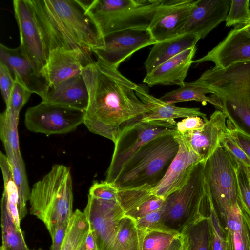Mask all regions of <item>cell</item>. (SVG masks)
<instances>
[{
  "mask_svg": "<svg viewBox=\"0 0 250 250\" xmlns=\"http://www.w3.org/2000/svg\"></svg>",
  "mask_w": 250,
  "mask_h": 250,
  "instance_id": "cell-53",
  "label": "cell"
},
{
  "mask_svg": "<svg viewBox=\"0 0 250 250\" xmlns=\"http://www.w3.org/2000/svg\"><path fill=\"white\" fill-rule=\"evenodd\" d=\"M88 195L104 200L118 201L119 190L112 183L96 182L91 186Z\"/></svg>",
  "mask_w": 250,
  "mask_h": 250,
  "instance_id": "cell-40",
  "label": "cell"
},
{
  "mask_svg": "<svg viewBox=\"0 0 250 250\" xmlns=\"http://www.w3.org/2000/svg\"><path fill=\"white\" fill-rule=\"evenodd\" d=\"M104 48L92 52L98 59L115 69L135 52L157 42L148 28L118 31L104 36Z\"/></svg>",
  "mask_w": 250,
  "mask_h": 250,
  "instance_id": "cell-11",
  "label": "cell"
},
{
  "mask_svg": "<svg viewBox=\"0 0 250 250\" xmlns=\"http://www.w3.org/2000/svg\"><path fill=\"white\" fill-rule=\"evenodd\" d=\"M89 95L83 124L113 143L127 126L141 121L148 110L135 93L137 84L97 58L83 68Z\"/></svg>",
  "mask_w": 250,
  "mask_h": 250,
  "instance_id": "cell-1",
  "label": "cell"
},
{
  "mask_svg": "<svg viewBox=\"0 0 250 250\" xmlns=\"http://www.w3.org/2000/svg\"><path fill=\"white\" fill-rule=\"evenodd\" d=\"M213 94L212 90L194 81L185 82L179 88L165 94L160 99L171 104L191 101L200 102L203 105H206L208 103L217 110L222 111L221 104Z\"/></svg>",
  "mask_w": 250,
  "mask_h": 250,
  "instance_id": "cell-27",
  "label": "cell"
},
{
  "mask_svg": "<svg viewBox=\"0 0 250 250\" xmlns=\"http://www.w3.org/2000/svg\"><path fill=\"white\" fill-rule=\"evenodd\" d=\"M84 250H98L95 238L89 229V231L84 242Z\"/></svg>",
  "mask_w": 250,
  "mask_h": 250,
  "instance_id": "cell-47",
  "label": "cell"
},
{
  "mask_svg": "<svg viewBox=\"0 0 250 250\" xmlns=\"http://www.w3.org/2000/svg\"><path fill=\"white\" fill-rule=\"evenodd\" d=\"M68 222L69 221L61 224L56 228L53 235L51 237L52 240L51 250H61L65 236Z\"/></svg>",
  "mask_w": 250,
  "mask_h": 250,
  "instance_id": "cell-46",
  "label": "cell"
},
{
  "mask_svg": "<svg viewBox=\"0 0 250 250\" xmlns=\"http://www.w3.org/2000/svg\"><path fill=\"white\" fill-rule=\"evenodd\" d=\"M205 120L199 116H191L184 118L177 122L176 131L179 134H183L188 131L201 129L204 125Z\"/></svg>",
  "mask_w": 250,
  "mask_h": 250,
  "instance_id": "cell-44",
  "label": "cell"
},
{
  "mask_svg": "<svg viewBox=\"0 0 250 250\" xmlns=\"http://www.w3.org/2000/svg\"><path fill=\"white\" fill-rule=\"evenodd\" d=\"M3 145L14 181L21 197L27 203L30 199L31 190L21 154L14 152L7 145Z\"/></svg>",
  "mask_w": 250,
  "mask_h": 250,
  "instance_id": "cell-33",
  "label": "cell"
},
{
  "mask_svg": "<svg viewBox=\"0 0 250 250\" xmlns=\"http://www.w3.org/2000/svg\"><path fill=\"white\" fill-rule=\"evenodd\" d=\"M220 145L241 165L250 168V158L236 144L230 136L229 129L222 138Z\"/></svg>",
  "mask_w": 250,
  "mask_h": 250,
  "instance_id": "cell-41",
  "label": "cell"
},
{
  "mask_svg": "<svg viewBox=\"0 0 250 250\" xmlns=\"http://www.w3.org/2000/svg\"><path fill=\"white\" fill-rule=\"evenodd\" d=\"M15 80L9 69L0 62V86L1 94L6 105L8 104Z\"/></svg>",
  "mask_w": 250,
  "mask_h": 250,
  "instance_id": "cell-43",
  "label": "cell"
},
{
  "mask_svg": "<svg viewBox=\"0 0 250 250\" xmlns=\"http://www.w3.org/2000/svg\"><path fill=\"white\" fill-rule=\"evenodd\" d=\"M166 250H183V243L181 234Z\"/></svg>",
  "mask_w": 250,
  "mask_h": 250,
  "instance_id": "cell-48",
  "label": "cell"
},
{
  "mask_svg": "<svg viewBox=\"0 0 250 250\" xmlns=\"http://www.w3.org/2000/svg\"><path fill=\"white\" fill-rule=\"evenodd\" d=\"M231 0H195L188 19L179 35L194 34L205 38L225 21Z\"/></svg>",
  "mask_w": 250,
  "mask_h": 250,
  "instance_id": "cell-16",
  "label": "cell"
},
{
  "mask_svg": "<svg viewBox=\"0 0 250 250\" xmlns=\"http://www.w3.org/2000/svg\"><path fill=\"white\" fill-rule=\"evenodd\" d=\"M204 163L194 166L187 182L165 199L161 208L165 224L180 234L209 215L210 194L205 181Z\"/></svg>",
  "mask_w": 250,
  "mask_h": 250,
  "instance_id": "cell-5",
  "label": "cell"
},
{
  "mask_svg": "<svg viewBox=\"0 0 250 250\" xmlns=\"http://www.w3.org/2000/svg\"><path fill=\"white\" fill-rule=\"evenodd\" d=\"M29 0L47 59L57 48L92 53L104 48V37L78 0Z\"/></svg>",
  "mask_w": 250,
  "mask_h": 250,
  "instance_id": "cell-2",
  "label": "cell"
},
{
  "mask_svg": "<svg viewBox=\"0 0 250 250\" xmlns=\"http://www.w3.org/2000/svg\"><path fill=\"white\" fill-rule=\"evenodd\" d=\"M31 93L15 81L9 101L5 111L11 114L19 116L20 110L28 101Z\"/></svg>",
  "mask_w": 250,
  "mask_h": 250,
  "instance_id": "cell-39",
  "label": "cell"
},
{
  "mask_svg": "<svg viewBox=\"0 0 250 250\" xmlns=\"http://www.w3.org/2000/svg\"><path fill=\"white\" fill-rule=\"evenodd\" d=\"M181 236L183 250H212V231L209 216L189 226Z\"/></svg>",
  "mask_w": 250,
  "mask_h": 250,
  "instance_id": "cell-29",
  "label": "cell"
},
{
  "mask_svg": "<svg viewBox=\"0 0 250 250\" xmlns=\"http://www.w3.org/2000/svg\"><path fill=\"white\" fill-rule=\"evenodd\" d=\"M250 24V1L231 0L225 26H242Z\"/></svg>",
  "mask_w": 250,
  "mask_h": 250,
  "instance_id": "cell-35",
  "label": "cell"
},
{
  "mask_svg": "<svg viewBox=\"0 0 250 250\" xmlns=\"http://www.w3.org/2000/svg\"><path fill=\"white\" fill-rule=\"evenodd\" d=\"M84 111L42 101L28 108L24 125L30 131L49 136L75 130L83 123Z\"/></svg>",
  "mask_w": 250,
  "mask_h": 250,
  "instance_id": "cell-9",
  "label": "cell"
},
{
  "mask_svg": "<svg viewBox=\"0 0 250 250\" xmlns=\"http://www.w3.org/2000/svg\"><path fill=\"white\" fill-rule=\"evenodd\" d=\"M247 169H248V173H249V178H250V168H247Z\"/></svg>",
  "mask_w": 250,
  "mask_h": 250,
  "instance_id": "cell-51",
  "label": "cell"
},
{
  "mask_svg": "<svg viewBox=\"0 0 250 250\" xmlns=\"http://www.w3.org/2000/svg\"><path fill=\"white\" fill-rule=\"evenodd\" d=\"M228 129L236 144L250 158V136L236 128L228 127Z\"/></svg>",
  "mask_w": 250,
  "mask_h": 250,
  "instance_id": "cell-45",
  "label": "cell"
},
{
  "mask_svg": "<svg viewBox=\"0 0 250 250\" xmlns=\"http://www.w3.org/2000/svg\"><path fill=\"white\" fill-rule=\"evenodd\" d=\"M212 231V250H228L226 234L218 214L210 215Z\"/></svg>",
  "mask_w": 250,
  "mask_h": 250,
  "instance_id": "cell-42",
  "label": "cell"
},
{
  "mask_svg": "<svg viewBox=\"0 0 250 250\" xmlns=\"http://www.w3.org/2000/svg\"><path fill=\"white\" fill-rule=\"evenodd\" d=\"M194 0H163L148 29L157 42L179 36L195 3Z\"/></svg>",
  "mask_w": 250,
  "mask_h": 250,
  "instance_id": "cell-14",
  "label": "cell"
},
{
  "mask_svg": "<svg viewBox=\"0 0 250 250\" xmlns=\"http://www.w3.org/2000/svg\"><path fill=\"white\" fill-rule=\"evenodd\" d=\"M91 54L62 48L51 51L43 72L49 86L82 75L83 68L94 62Z\"/></svg>",
  "mask_w": 250,
  "mask_h": 250,
  "instance_id": "cell-20",
  "label": "cell"
},
{
  "mask_svg": "<svg viewBox=\"0 0 250 250\" xmlns=\"http://www.w3.org/2000/svg\"><path fill=\"white\" fill-rule=\"evenodd\" d=\"M135 93L148 110L141 122H163L176 125V118L199 116L206 119L207 115L199 108L181 107L167 103L150 94L146 86L137 85Z\"/></svg>",
  "mask_w": 250,
  "mask_h": 250,
  "instance_id": "cell-21",
  "label": "cell"
},
{
  "mask_svg": "<svg viewBox=\"0 0 250 250\" xmlns=\"http://www.w3.org/2000/svg\"><path fill=\"white\" fill-rule=\"evenodd\" d=\"M0 62L6 65L15 82L31 93L41 98L44 96L49 84L44 76L38 72L25 56L20 46L10 48L0 43Z\"/></svg>",
  "mask_w": 250,
  "mask_h": 250,
  "instance_id": "cell-18",
  "label": "cell"
},
{
  "mask_svg": "<svg viewBox=\"0 0 250 250\" xmlns=\"http://www.w3.org/2000/svg\"><path fill=\"white\" fill-rule=\"evenodd\" d=\"M236 173L238 185V203L250 217V181L247 168L237 162Z\"/></svg>",
  "mask_w": 250,
  "mask_h": 250,
  "instance_id": "cell-37",
  "label": "cell"
},
{
  "mask_svg": "<svg viewBox=\"0 0 250 250\" xmlns=\"http://www.w3.org/2000/svg\"><path fill=\"white\" fill-rule=\"evenodd\" d=\"M223 228L228 250H250V232L239 205L229 210Z\"/></svg>",
  "mask_w": 250,
  "mask_h": 250,
  "instance_id": "cell-28",
  "label": "cell"
},
{
  "mask_svg": "<svg viewBox=\"0 0 250 250\" xmlns=\"http://www.w3.org/2000/svg\"><path fill=\"white\" fill-rule=\"evenodd\" d=\"M30 213L45 225L51 237L57 226L68 222L73 212V188L69 169L55 165L30 191Z\"/></svg>",
  "mask_w": 250,
  "mask_h": 250,
  "instance_id": "cell-4",
  "label": "cell"
},
{
  "mask_svg": "<svg viewBox=\"0 0 250 250\" xmlns=\"http://www.w3.org/2000/svg\"><path fill=\"white\" fill-rule=\"evenodd\" d=\"M227 116L216 110L209 119L205 120L201 129L179 134L190 149L206 161L220 146L222 138L228 132Z\"/></svg>",
  "mask_w": 250,
  "mask_h": 250,
  "instance_id": "cell-19",
  "label": "cell"
},
{
  "mask_svg": "<svg viewBox=\"0 0 250 250\" xmlns=\"http://www.w3.org/2000/svg\"><path fill=\"white\" fill-rule=\"evenodd\" d=\"M93 234L98 250H108L119 224L125 216L118 201H107L88 196L83 211Z\"/></svg>",
  "mask_w": 250,
  "mask_h": 250,
  "instance_id": "cell-12",
  "label": "cell"
},
{
  "mask_svg": "<svg viewBox=\"0 0 250 250\" xmlns=\"http://www.w3.org/2000/svg\"><path fill=\"white\" fill-rule=\"evenodd\" d=\"M0 166L4 183L1 203L5 205L16 225L21 229V221L27 213L26 202L21 195L13 179L7 158L2 152L0 154Z\"/></svg>",
  "mask_w": 250,
  "mask_h": 250,
  "instance_id": "cell-26",
  "label": "cell"
},
{
  "mask_svg": "<svg viewBox=\"0 0 250 250\" xmlns=\"http://www.w3.org/2000/svg\"><path fill=\"white\" fill-rule=\"evenodd\" d=\"M176 125L163 122H136L124 128L114 142L105 181L112 183L130 157L144 145L157 137L177 133Z\"/></svg>",
  "mask_w": 250,
  "mask_h": 250,
  "instance_id": "cell-8",
  "label": "cell"
},
{
  "mask_svg": "<svg viewBox=\"0 0 250 250\" xmlns=\"http://www.w3.org/2000/svg\"><path fill=\"white\" fill-rule=\"evenodd\" d=\"M195 81L212 90L219 99H233L250 94V61L222 68L213 67Z\"/></svg>",
  "mask_w": 250,
  "mask_h": 250,
  "instance_id": "cell-10",
  "label": "cell"
},
{
  "mask_svg": "<svg viewBox=\"0 0 250 250\" xmlns=\"http://www.w3.org/2000/svg\"><path fill=\"white\" fill-rule=\"evenodd\" d=\"M241 209L243 216L247 224L250 234V217L243 209L242 208H241Z\"/></svg>",
  "mask_w": 250,
  "mask_h": 250,
  "instance_id": "cell-49",
  "label": "cell"
},
{
  "mask_svg": "<svg viewBox=\"0 0 250 250\" xmlns=\"http://www.w3.org/2000/svg\"><path fill=\"white\" fill-rule=\"evenodd\" d=\"M135 221L137 228L144 232L150 231H161L179 234L165 224L162 219L161 209Z\"/></svg>",
  "mask_w": 250,
  "mask_h": 250,
  "instance_id": "cell-38",
  "label": "cell"
},
{
  "mask_svg": "<svg viewBox=\"0 0 250 250\" xmlns=\"http://www.w3.org/2000/svg\"><path fill=\"white\" fill-rule=\"evenodd\" d=\"M210 61L222 68L238 62L250 61V33L237 26L216 46L202 58L193 61L196 65Z\"/></svg>",
  "mask_w": 250,
  "mask_h": 250,
  "instance_id": "cell-17",
  "label": "cell"
},
{
  "mask_svg": "<svg viewBox=\"0 0 250 250\" xmlns=\"http://www.w3.org/2000/svg\"><path fill=\"white\" fill-rule=\"evenodd\" d=\"M13 5L20 32V46L38 72L43 75L47 55L32 6L29 0H14Z\"/></svg>",
  "mask_w": 250,
  "mask_h": 250,
  "instance_id": "cell-13",
  "label": "cell"
},
{
  "mask_svg": "<svg viewBox=\"0 0 250 250\" xmlns=\"http://www.w3.org/2000/svg\"><path fill=\"white\" fill-rule=\"evenodd\" d=\"M180 235L161 231L144 232L141 250H166Z\"/></svg>",
  "mask_w": 250,
  "mask_h": 250,
  "instance_id": "cell-36",
  "label": "cell"
},
{
  "mask_svg": "<svg viewBox=\"0 0 250 250\" xmlns=\"http://www.w3.org/2000/svg\"><path fill=\"white\" fill-rule=\"evenodd\" d=\"M163 0H92L86 9L102 36L148 28Z\"/></svg>",
  "mask_w": 250,
  "mask_h": 250,
  "instance_id": "cell-6",
  "label": "cell"
},
{
  "mask_svg": "<svg viewBox=\"0 0 250 250\" xmlns=\"http://www.w3.org/2000/svg\"><path fill=\"white\" fill-rule=\"evenodd\" d=\"M150 189L144 187L118 189V202L125 216L136 221L161 208L165 199L153 195Z\"/></svg>",
  "mask_w": 250,
  "mask_h": 250,
  "instance_id": "cell-24",
  "label": "cell"
},
{
  "mask_svg": "<svg viewBox=\"0 0 250 250\" xmlns=\"http://www.w3.org/2000/svg\"><path fill=\"white\" fill-rule=\"evenodd\" d=\"M2 245L0 250H34L26 244L23 232L18 228L5 205L1 203Z\"/></svg>",
  "mask_w": 250,
  "mask_h": 250,
  "instance_id": "cell-32",
  "label": "cell"
},
{
  "mask_svg": "<svg viewBox=\"0 0 250 250\" xmlns=\"http://www.w3.org/2000/svg\"><path fill=\"white\" fill-rule=\"evenodd\" d=\"M89 226L84 212L76 209L70 218L61 250H84Z\"/></svg>",
  "mask_w": 250,
  "mask_h": 250,
  "instance_id": "cell-31",
  "label": "cell"
},
{
  "mask_svg": "<svg viewBox=\"0 0 250 250\" xmlns=\"http://www.w3.org/2000/svg\"><path fill=\"white\" fill-rule=\"evenodd\" d=\"M19 116L5 110L0 115V137L3 145L9 146L16 153H21L18 133Z\"/></svg>",
  "mask_w": 250,
  "mask_h": 250,
  "instance_id": "cell-34",
  "label": "cell"
},
{
  "mask_svg": "<svg viewBox=\"0 0 250 250\" xmlns=\"http://www.w3.org/2000/svg\"><path fill=\"white\" fill-rule=\"evenodd\" d=\"M196 50V46L188 48L163 62L146 73L143 82L150 87L157 84L182 85Z\"/></svg>",
  "mask_w": 250,
  "mask_h": 250,
  "instance_id": "cell-23",
  "label": "cell"
},
{
  "mask_svg": "<svg viewBox=\"0 0 250 250\" xmlns=\"http://www.w3.org/2000/svg\"><path fill=\"white\" fill-rule=\"evenodd\" d=\"M237 27V26H236ZM240 27L244 30H246L247 32L250 33V24L245 25V26H238Z\"/></svg>",
  "mask_w": 250,
  "mask_h": 250,
  "instance_id": "cell-50",
  "label": "cell"
},
{
  "mask_svg": "<svg viewBox=\"0 0 250 250\" xmlns=\"http://www.w3.org/2000/svg\"><path fill=\"white\" fill-rule=\"evenodd\" d=\"M237 161L221 145L204 163V178L223 227L229 210L238 203Z\"/></svg>",
  "mask_w": 250,
  "mask_h": 250,
  "instance_id": "cell-7",
  "label": "cell"
},
{
  "mask_svg": "<svg viewBox=\"0 0 250 250\" xmlns=\"http://www.w3.org/2000/svg\"><path fill=\"white\" fill-rule=\"evenodd\" d=\"M144 235V232L137 228L135 221L125 216L108 250H141Z\"/></svg>",
  "mask_w": 250,
  "mask_h": 250,
  "instance_id": "cell-30",
  "label": "cell"
},
{
  "mask_svg": "<svg viewBox=\"0 0 250 250\" xmlns=\"http://www.w3.org/2000/svg\"><path fill=\"white\" fill-rule=\"evenodd\" d=\"M42 101L84 111L88 106L89 95L82 75L49 86Z\"/></svg>",
  "mask_w": 250,
  "mask_h": 250,
  "instance_id": "cell-22",
  "label": "cell"
},
{
  "mask_svg": "<svg viewBox=\"0 0 250 250\" xmlns=\"http://www.w3.org/2000/svg\"><path fill=\"white\" fill-rule=\"evenodd\" d=\"M178 152L162 180L150 189L153 195L165 199L187 182L194 166L203 161L178 133Z\"/></svg>",
  "mask_w": 250,
  "mask_h": 250,
  "instance_id": "cell-15",
  "label": "cell"
},
{
  "mask_svg": "<svg viewBox=\"0 0 250 250\" xmlns=\"http://www.w3.org/2000/svg\"><path fill=\"white\" fill-rule=\"evenodd\" d=\"M176 133L157 137L142 146L124 166L112 184L119 190L155 187L178 152Z\"/></svg>",
  "mask_w": 250,
  "mask_h": 250,
  "instance_id": "cell-3",
  "label": "cell"
},
{
  "mask_svg": "<svg viewBox=\"0 0 250 250\" xmlns=\"http://www.w3.org/2000/svg\"><path fill=\"white\" fill-rule=\"evenodd\" d=\"M200 38L194 34H185L157 42L151 48L144 63L146 73L183 51L196 46Z\"/></svg>",
  "mask_w": 250,
  "mask_h": 250,
  "instance_id": "cell-25",
  "label": "cell"
},
{
  "mask_svg": "<svg viewBox=\"0 0 250 250\" xmlns=\"http://www.w3.org/2000/svg\"><path fill=\"white\" fill-rule=\"evenodd\" d=\"M38 250H43L41 248H40L38 249Z\"/></svg>",
  "mask_w": 250,
  "mask_h": 250,
  "instance_id": "cell-52",
  "label": "cell"
}]
</instances>
